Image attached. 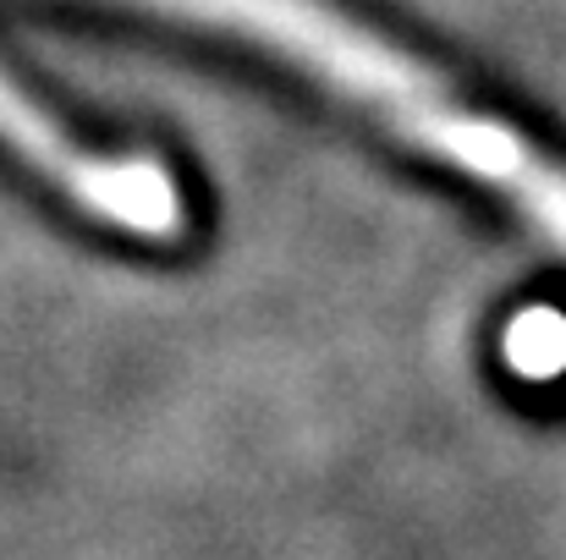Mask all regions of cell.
Wrapping results in <instances>:
<instances>
[{
	"mask_svg": "<svg viewBox=\"0 0 566 560\" xmlns=\"http://www.w3.org/2000/svg\"><path fill=\"white\" fill-rule=\"evenodd\" d=\"M0 144L66 203H77L88 220H105L144 242H171L188 225V203L177 177L149 155H99L83 144L39 94H28L0 66Z\"/></svg>",
	"mask_w": 566,
	"mask_h": 560,
	"instance_id": "obj_1",
	"label": "cell"
}]
</instances>
